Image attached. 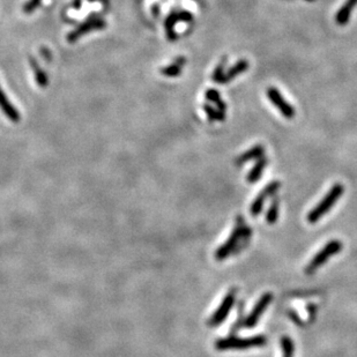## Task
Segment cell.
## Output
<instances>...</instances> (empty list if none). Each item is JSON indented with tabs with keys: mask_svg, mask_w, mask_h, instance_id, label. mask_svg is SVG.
<instances>
[{
	"mask_svg": "<svg viewBox=\"0 0 357 357\" xmlns=\"http://www.w3.org/2000/svg\"><path fill=\"white\" fill-rule=\"evenodd\" d=\"M250 236H251V229H250V227L246 226L245 223L243 222L242 218L237 219L236 227H235L234 231L231 233L230 237L216 250L215 259L218 261H222L227 259L230 254L239 252L241 251L239 248H243V246L248 243Z\"/></svg>",
	"mask_w": 357,
	"mask_h": 357,
	"instance_id": "1",
	"label": "cell"
},
{
	"mask_svg": "<svg viewBox=\"0 0 357 357\" xmlns=\"http://www.w3.org/2000/svg\"><path fill=\"white\" fill-rule=\"evenodd\" d=\"M344 192V188L342 184L336 183L334 184L329 191L326 193V196L322 198L319 204L317 205L313 210H311V212L307 214V222L309 223H317L319 220H320L322 216H325L329 210L336 204V201L339 200L341 197H342Z\"/></svg>",
	"mask_w": 357,
	"mask_h": 357,
	"instance_id": "2",
	"label": "cell"
},
{
	"mask_svg": "<svg viewBox=\"0 0 357 357\" xmlns=\"http://www.w3.org/2000/svg\"><path fill=\"white\" fill-rule=\"evenodd\" d=\"M266 344V337L257 335L251 337H236L230 336L225 339H219L215 342V348L218 350H245V349L263 347Z\"/></svg>",
	"mask_w": 357,
	"mask_h": 357,
	"instance_id": "3",
	"label": "cell"
},
{
	"mask_svg": "<svg viewBox=\"0 0 357 357\" xmlns=\"http://www.w3.org/2000/svg\"><path fill=\"white\" fill-rule=\"evenodd\" d=\"M342 250V243L337 239H333V241L328 242L320 251H319L316 256H314L309 264H307L305 268L306 274H312L317 271L319 267H321L329 258L335 256L336 253H339Z\"/></svg>",
	"mask_w": 357,
	"mask_h": 357,
	"instance_id": "4",
	"label": "cell"
},
{
	"mask_svg": "<svg viewBox=\"0 0 357 357\" xmlns=\"http://www.w3.org/2000/svg\"><path fill=\"white\" fill-rule=\"evenodd\" d=\"M235 298H236V291L235 290L228 291V294L226 295V297L223 298L221 304H220V306L216 309L215 312L213 313V316L210 318V320H208V326L215 327V326L221 325L222 322L225 321V319L228 317L230 310L233 309Z\"/></svg>",
	"mask_w": 357,
	"mask_h": 357,
	"instance_id": "5",
	"label": "cell"
},
{
	"mask_svg": "<svg viewBox=\"0 0 357 357\" xmlns=\"http://www.w3.org/2000/svg\"><path fill=\"white\" fill-rule=\"evenodd\" d=\"M105 27H106V22L102 18H98V17L89 18L88 20L83 22V24H81L79 27H77L73 32L68 34L67 41L72 43V42H75L77 40H79L80 37H82L87 33L94 32V30H98V29H104Z\"/></svg>",
	"mask_w": 357,
	"mask_h": 357,
	"instance_id": "6",
	"label": "cell"
},
{
	"mask_svg": "<svg viewBox=\"0 0 357 357\" xmlns=\"http://www.w3.org/2000/svg\"><path fill=\"white\" fill-rule=\"evenodd\" d=\"M273 301V295L272 292H265V294L259 298V301L257 302V304L254 305L253 310L251 311V313L249 314L248 318L244 320V327L252 328L258 324L260 317L263 316V313L265 312V310L267 309L268 305L271 304Z\"/></svg>",
	"mask_w": 357,
	"mask_h": 357,
	"instance_id": "7",
	"label": "cell"
},
{
	"mask_svg": "<svg viewBox=\"0 0 357 357\" xmlns=\"http://www.w3.org/2000/svg\"><path fill=\"white\" fill-rule=\"evenodd\" d=\"M266 93H267V96L269 98V101L272 102V104L276 106L279 111L282 113L287 119L294 118L296 115L295 108L291 104L288 103L286 98L281 95L278 88H275V87H269Z\"/></svg>",
	"mask_w": 357,
	"mask_h": 357,
	"instance_id": "8",
	"label": "cell"
},
{
	"mask_svg": "<svg viewBox=\"0 0 357 357\" xmlns=\"http://www.w3.org/2000/svg\"><path fill=\"white\" fill-rule=\"evenodd\" d=\"M281 188V183L279 181H274L271 182L267 186H266L265 189H263V191H261L259 195L257 196V198L253 200V203L251 205V215L252 216H258L263 211L264 204L265 201L267 200L269 197L275 195L276 192H278V190Z\"/></svg>",
	"mask_w": 357,
	"mask_h": 357,
	"instance_id": "9",
	"label": "cell"
},
{
	"mask_svg": "<svg viewBox=\"0 0 357 357\" xmlns=\"http://www.w3.org/2000/svg\"><path fill=\"white\" fill-rule=\"evenodd\" d=\"M0 109L7 116V118L13 121V123H18L20 120V113H19L18 109H15V106L9 101V97L3 92L2 87H0Z\"/></svg>",
	"mask_w": 357,
	"mask_h": 357,
	"instance_id": "10",
	"label": "cell"
},
{
	"mask_svg": "<svg viewBox=\"0 0 357 357\" xmlns=\"http://www.w3.org/2000/svg\"><path fill=\"white\" fill-rule=\"evenodd\" d=\"M249 67H250V64L248 60H245V59L238 60L235 65L231 66L229 70H228L226 73L223 74V77L221 79V81H220V83H221V85H226V83L230 82L231 80L237 78L238 75H241L243 72H245Z\"/></svg>",
	"mask_w": 357,
	"mask_h": 357,
	"instance_id": "11",
	"label": "cell"
},
{
	"mask_svg": "<svg viewBox=\"0 0 357 357\" xmlns=\"http://www.w3.org/2000/svg\"><path fill=\"white\" fill-rule=\"evenodd\" d=\"M357 5V0H345V3L341 6V9L337 11L335 15V21L339 26H344L350 20L351 12L354 11Z\"/></svg>",
	"mask_w": 357,
	"mask_h": 357,
	"instance_id": "12",
	"label": "cell"
},
{
	"mask_svg": "<svg viewBox=\"0 0 357 357\" xmlns=\"http://www.w3.org/2000/svg\"><path fill=\"white\" fill-rule=\"evenodd\" d=\"M185 64H186L185 57H182V56L177 57V58L173 60V63H171L168 66L161 68V74L168 78H176L178 75H181L182 68L185 66Z\"/></svg>",
	"mask_w": 357,
	"mask_h": 357,
	"instance_id": "13",
	"label": "cell"
},
{
	"mask_svg": "<svg viewBox=\"0 0 357 357\" xmlns=\"http://www.w3.org/2000/svg\"><path fill=\"white\" fill-rule=\"evenodd\" d=\"M205 97H206V100H208L210 102H213L216 105V110H218L220 115L223 119H226V111H227V105L223 100L221 98V95L218 92V90L214 88H210L206 90V93H205Z\"/></svg>",
	"mask_w": 357,
	"mask_h": 357,
	"instance_id": "14",
	"label": "cell"
},
{
	"mask_svg": "<svg viewBox=\"0 0 357 357\" xmlns=\"http://www.w3.org/2000/svg\"><path fill=\"white\" fill-rule=\"evenodd\" d=\"M264 153H265V148L263 147V145H256L254 147H252L251 149L244 151V153L236 159V164L243 165L245 164L246 162L251 161V159H258L259 157L264 156Z\"/></svg>",
	"mask_w": 357,
	"mask_h": 357,
	"instance_id": "15",
	"label": "cell"
},
{
	"mask_svg": "<svg viewBox=\"0 0 357 357\" xmlns=\"http://www.w3.org/2000/svg\"><path fill=\"white\" fill-rule=\"evenodd\" d=\"M267 163H268V159L264 157V156H261L257 159V162H256V164L253 165V168L251 169V171L249 172L248 174V177H246V181L249 182V183H256L257 181H259L260 180V177H261V174H263V171H264V169L266 168V165H267Z\"/></svg>",
	"mask_w": 357,
	"mask_h": 357,
	"instance_id": "16",
	"label": "cell"
},
{
	"mask_svg": "<svg viewBox=\"0 0 357 357\" xmlns=\"http://www.w3.org/2000/svg\"><path fill=\"white\" fill-rule=\"evenodd\" d=\"M177 13H178V11H172V12L168 15V18H166L164 21L166 36H168V40H170V41H174L177 39L176 33H174V26H176L177 22H180V20H178Z\"/></svg>",
	"mask_w": 357,
	"mask_h": 357,
	"instance_id": "17",
	"label": "cell"
},
{
	"mask_svg": "<svg viewBox=\"0 0 357 357\" xmlns=\"http://www.w3.org/2000/svg\"><path fill=\"white\" fill-rule=\"evenodd\" d=\"M29 62H30V66H32V68L34 70V74H35L37 85L40 87H47L49 83L48 75L45 74V72L39 66V64H37L36 60H34L33 58H29Z\"/></svg>",
	"mask_w": 357,
	"mask_h": 357,
	"instance_id": "18",
	"label": "cell"
},
{
	"mask_svg": "<svg viewBox=\"0 0 357 357\" xmlns=\"http://www.w3.org/2000/svg\"><path fill=\"white\" fill-rule=\"evenodd\" d=\"M278 216H279V199L276 198L273 200L271 207H269L267 214H266V222H267L268 225H274L276 220H278Z\"/></svg>",
	"mask_w": 357,
	"mask_h": 357,
	"instance_id": "19",
	"label": "cell"
},
{
	"mask_svg": "<svg viewBox=\"0 0 357 357\" xmlns=\"http://www.w3.org/2000/svg\"><path fill=\"white\" fill-rule=\"evenodd\" d=\"M281 348H282V357H294L295 347L290 337L283 336L281 339Z\"/></svg>",
	"mask_w": 357,
	"mask_h": 357,
	"instance_id": "20",
	"label": "cell"
},
{
	"mask_svg": "<svg viewBox=\"0 0 357 357\" xmlns=\"http://www.w3.org/2000/svg\"><path fill=\"white\" fill-rule=\"evenodd\" d=\"M226 63H227V59L223 58L221 62L219 63V65L216 66V68L214 70V73H213V75H212V79L214 82L220 83V81H221L223 74H225Z\"/></svg>",
	"mask_w": 357,
	"mask_h": 357,
	"instance_id": "21",
	"label": "cell"
},
{
	"mask_svg": "<svg viewBox=\"0 0 357 357\" xmlns=\"http://www.w3.org/2000/svg\"><path fill=\"white\" fill-rule=\"evenodd\" d=\"M203 108H204V111L206 112V115L208 116V119H210L211 121H215V120L223 121V120H225V119H223L222 117H221V115H220L218 110L213 109L210 104L205 103V104L203 105Z\"/></svg>",
	"mask_w": 357,
	"mask_h": 357,
	"instance_id": "22",
	"label": "cell"
},
{
	"mask_svg": "<svg viewBox=\"0 0 357 357\" xmlns=\"http://www.w3.org/2000/svg\"><path fill=\"white\" fill-rule=\"evenodd\" d=\"M41 3H42V0H28V2H27L24 5V7H22V11H24V13H27V14L32 13L37 9V7L40 6Z\"/></svg>",
	"mask_w": 357,
	"mask_h": 357,
	"instance_id": "23",
	"label": "cell"
},
{
	"mask_svg": "<svg viewBox=\"0 0 357 357\" xmlns=\"http://www.w3.org/2000/svg\"><path fill=\"white\" fill-rule=\"evenodd\" d=\"M153 14H154V17L155 18H157L158 17V14H159V5L158 4H155V5H153Z\"/></svg>",
	"mask_w": 357,
	"mask_h": 357,
	"instance_id": "24",
	"label": "cell"
},
{
	"mask_svg": "<svg viewBox=\"0 0 357 357\" xmlns=\"http://www.w3.org/2000/svg\"><path fill=\"white\" fill-rule=\"evenodd\" d=\"M306 2H313V0H306Z\"/></svg>",
	"mask_w": 357,
	"mask_h": 357,
	"instance_id": "25",
	"label": "cell"
}]
</instances>
